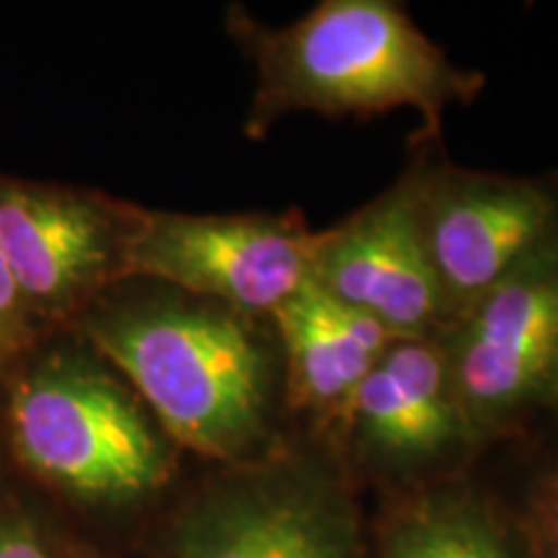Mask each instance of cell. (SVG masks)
Returning a JSON list of instances; mask_svg holds the SVG:
<instances>
[{
	"mask_svg": "<svg viewBox=\"0 0 558 558\" xmlns=\"http://www.w3.org/2000/svg\"><path fill=\"white\" fill-rule=\"evenodd\" d=\"M522 538L530 558H558V463L543 473L530 494Z\"/></svg>",
	"mask_w": 558,
	"mask_h": 558,
	"instance_id": "9a60e30c",
	"label": "cell"
},
{
	"mask_svg": "<svg viewBox=\"0 0 558 558\" xmlns=\"http://www.w3.org/2000/svg\"><path fill=\"white\" fill-rule=\"evenodd\" d=\"M316 233L295 213L137 209L128 279H153L269 320L311 282Z\"/></svg>",
	"mask_w": 558,
	"mask_h": 558,
	"instance_id": "8992f818",
	"label": "cell"
},
{
	"mask_svg": "<svg viewBox=\"0 0 558 558\" xmlns=\"http://www.w3.org/2000/svg\"><path fill=\"white\" fill-rule=\"evenodd\" d=\"M409 177L418 235L450 326L501 279L558 246V179L501 177L424 160Z\"/></svg>",
	"mask_w": 558,
	"mask_h": 558,
	"instance_id": "52a82bcc",
	"label": "cell"
},
{
	"mask_svg": "<svg viewBox=\"0 0 558 558\" xmlns=\"http://www.w3.org/2000/svg\"><path fill=\"white\" fill-rule=\"evenodd\" d=\"M70 329L120 369L179 450L220 465L267 456L282 357L259 318L128 279Z\"/></svg>",
	"mask_w": 558,
	"mask_h": 558,
	"instance_id": "7a4b0ae2",
	"label": "cell"
},
{
	"mask_svg": "<svg viewBox=\"0 0 558 558\" xmlns=\"http://www.w3.org/2000/svg\"><path fill=\"white\" fill-rule=\"evenodd\" d=\"M109 558H124V556H109Z\"/></svg>",
	"mask_w": 558,
	"mask_h": 558,
	"instance_id": "ac0fdd59",
	"label": "cell"
},
{
	"mask_svg": "<svg viewBox=\"0 0 558 558\" xmlns=\"http://www.w3.org/2000/svg\"><path fill=\"white\" fill-rule=\"evenodd\" d=\"M269 320L282 357V401L320 429L347 437L362 383L393 337L311 282Z\"/></svg>",
	"mask_w": 558,
	"mask_h": 558,
	"instance_id": "8fae6325",
	"label": "cell"
},
{
	"mask_svg": "<svg viewBox=\"0 0 558 558\" xmlns=\"http://www.w3.org/2000/svg\"><path fill=\"white\" fill-rule=\"evenodd\" d=\"M228 29L254 60L246 135L259 140L288 114L369 117L414 109L437 137L445 111L471 104L484 73L463 70L393 0H324L288 26L230 9Z\"/></svg>",
	"mask_w": 558,
	"mask_h": 558,
	"instance_id": "3957f363",
	"label": "cell"
},
{
	"mask_svg": "<svg viewBox=\"0 0 558 558\" xmlns=\"http://www.w3.org/2000/svg\"><path fill=\"white\" fill-rule=\"evenodd\" d=\"M39 337L41 331L34 326L3 248H0V373L5 375V369L24 357Z\"/></svg>",
	"mask_w": 558,
	"mask_h": 558,
	"instance_id": "5bb4252c",
	"label": "cell"
},
{
	"mask_svg": "<svg viewBox=\"0 0 558 558\" xmlns=\"http://www.w3.org/2000/svg\"><path fill=\"white\" fill-rule=\"evenodd\" d=\"M347 439L390 471L424 469L473 445L442 337L390 341L354 399Z\"/></svg>",
	"mask_w": 558,
	"mask_h": 558,
	"instance_id": "30bf717a",
	"label": "cell"
},
{
	"mask_svg": "<svg viewBox=\"0 0 558 558\" xmlns=\"http://www.w3.org/2000/svg\"><path fill=\"white\" fill-rule=\"evenodd\" d=\"M442 344L473 445L546 409L558 380V246L484 292Z\"/></svg>",
	"mask_w": 558,
	"mask_h": 558,
	"instance_id": "ba28073f",
	"label": "cell"
},
{
	"mask_svg": "<svg viewBox=\"0 0 558 558\" xmlns=\"http://www.w3.org/2000/svg\"><path fill=\"white\" fill-rule=\"evenodd\" d=\"M137 209L86 186L0 173V248L41 333L70 329L128 282Z\"/></svg>",
	"mask_w": 558,
	"mask_h": 558,
	"instance_id": "5b68a950",
	"label": "cell"
},
{
	"mask_svg": "<svg viewBox=\"0 0 558 558\" xmlns=\"http://www.w3.org/2000/svg\"><path fill=\"white\" fill-rule=\"evenodd\" d=\"M3 411H5V375L0 373V458H3Z\"/></svg>",
	"mask_w": 558,
	"mask_h": 558,
	"instance_id": "2e32d148",
	"label": "cell"
},
{
	"mask_svg": "<svg viewBox=\"0 0 558 558\" xmlns=\"http://www.w3.org/2000/svg\"><path fill=\"white\" fill-rule=\"evenodd\" d=\"M311 284L393 339L442 337L450 329L448 305L418 235L409 171L352 218L318 230Z\"/></svg>",
	"mask_w": 558,
	"mask_h": 558,
	"instance_id": "9c48e42d",
	"label": "cell"
},
{
	"mask_svg": "<svg viewBox=\"0 0 558 558\" xmlns=\"http://www.w3.org/2000/svg\"><path fill=\"white\" fill-rule=\"evenodd\" d=\"M179 452L120 369L73 329L41 333L5 369V460L107 554L111 527L158 518Z\"/></svg>",
	"mask_w": 558,
	"mask_h": 558,
	"instance_id": "6da1fadb",
	"label": "cell"
},
{
	"mask_svg": "<svg viewBox=\"0 0 558 558\" xmlns=\"http://www.w3.org/2000/svg\"><path fill=\"white\" fill-rule=\"evenodd\" d=\"M73 520L0 458V558H109ZM122 556V554H120Z\"/></svg>",
	"mask_w": 558,
	"mask_h": 558,
	"instance_id": "4fadbf2b",
	"label": "cell"
},
{
	"mask_svg": "<svg viewBox=\"0 0 558 558\" xmlns=\"http://www.w3.org/2000/svg\"><path fill=\"white\" fill-rule=\"evenodd\" d=\"M148 558H365L337 473L295 456L222 465L153 518Z\"/></svg>",
	"mask_w": 558,
	"mask_h": 558,
	"instance_id": "277c9868",
	"label": "cell"
},
{
	"mask_svg": "<svg viewBox=\"0 0 558 558\" xmlns=\"http://www.w3.org/2000/svg\"><path fill=\"white\" fill-rule=\"evenodd\" d=\"M383 558H530L525 538L488 501L463 488H432L388 522Z\"/></svg>",
	"mask_w": 558,
	"mask_h": 558,
	"instance_id": "7c38bea8",
	"label": "cell"
},
{
	"mask_svg": "<svg viewBox=\"0 0 558 558\" xmlns=\"http://www.w3.org/2000/svg\"><path fill=\"white\" fill-rule=\"evenodd\" d=\"M546 409H550V411H556L558 414V380H556V386H554V390H550V399H548V407Z\"/></svg>",
	"mask_w": 558,
	"mask_h": 558,
	"instance_id": "e0dca14e",
	"label": "cell"
}]
</instances>
